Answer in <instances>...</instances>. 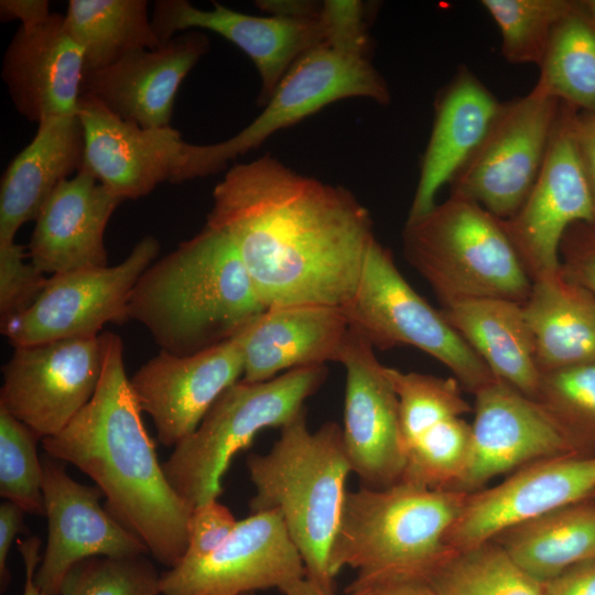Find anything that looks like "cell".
Returning <instances> with one entry per match:
<instances>
[{
	"instance_id": "6da1fadb",
	"label": "cell",
	"mask_w": 595,
	"mask_h": 595,
	"mask_svg": "<svg viewBox=\"0 0 595 595\" xmlns=\"http://www.w3.org/2000/svg\"><path fill=\"white\" fill-rule=\"evenodd\" d=\"M206 226L231 241L267 310L344 306L376 239L369 212L348 190L269 154L226 173Z\"/></svg>"
},
{
	"instance_id": "7a4b0ae2",
	"label": "cell",
	"mask_w": 595,
	"mask_h": 595,
	"mask_svg": "<svg viewBox=\"0 0 595 595\" xmlns=\"http://www.w3.org/2000/svg\"><path fill=\"white\" fill-rule=\"evenodd\" d=\"M102 369L88 403L57 434L43 439L46 455L73 464L106 497V509L172 569L184 558L193 506L172 487L126 375L121 338L100 334Z\"/></svg>"
},
{
	"instance_id": "3957f363",
	"label": "cell",
	"mask_w": 595,
	"mask_h": 595,
	"mask_svg": "<svg viewBox=\"0 0 595 595\" xmlns=\"http://www.w3.org/2000/svg\"><path fill=\"white\" fill-rule=\"evenodd\" d=\"M266 310L231 241L206 225L154 260L128 302L129 320L181 357L231 339Z\"/></svg>"
},
{
	"instance_id": "277c9868",
	"label": "cell",
	"mask_w": 595,
	"mask_h": 595,
	"mask_svg": "<svg viewBox=\"0 0 595 595\" xmlns=\"http://www.w3.org/2000/svg\"><path fill=\"white\" fill-rule=\"evenodd\" d=\"M280 430L268 453L247 458L256 490L249 507L252 513H280L305 576L334 592L329 553L351 474L342 428L329 421L312 432L304 409Z\"/></svg>"
},
{
	"instance_id": "5b68a950",
	"label": "cell",
	"mask_w": 595,
	"mask_h": 595,
	"mask_svg": "<svg viewBox=\"0 0 595 595\" xmlns=\"http://www.w3.org/2000/svg\"><path fill=\"white\" fill-rule=\"evenodd\" d=\"M467 495L402 480L347 491L329 553L332 575L356 571L347 592L389 578H424L452 552L447 536Z\"/></svg>"
},
{
	"instance_id": "8992f818",
	"label": "cell",
	"mask_w": 595,
	"mask_h": 595,
	"mask_svg": "<svg viewBox=\"0 0 595 595\" xmlns=\"http://www.w3.org/2000/svg\"><path fill=\"white\" fill-rule=\"evenodd\" d=\"M402 245L444 307L479 299L522 304L530 293L532 282L501 219L461 195L407 219Z\"/></svg>"
},
{
	"instance_id": "52a82bcc",
	"label": "cell",
	"mask_w": 595,
	"mask_h": 595,
	"mask_svg": "<svg viewBox=\"0 0 595 595\" xmlns=\"http://www.w3.org/2000/svg\"><path fill=\"white\" fill-rule=\"evenodd\" d=\"M326 374L325 365L306 366L267 381L229 386L162 464L172 487L193 507L218 499L235 455L261 430L281 429L303 411Z\"/></svg>"
},
{
	"instance_id": "ba28073f",
	"label": "cell",
	"mask_w": 595,
	"mask_h": 595,
	"mask_svg": "<svg viewBox=\"0 0 595 595\" xmlns=\"http://www.w3.org/2000/svg\"><path fill=\"white\" fill-rule=\"evenodd\" d=\"M349 327L374 349L410 345L448 368L472 393L498 380L482 358L399 272L392 255L376 239L370 245L351 300L342 306Z\"/></svg>"
},
{
	"instance_id": "9c48e42d",
	"label": "cell",
	"mask_w": 595,
	"mask_h": 595,
	"mask_svg": "<svg viewBox=\"0 0 595 595\" xmlns=\"http://www.w3.org/2000/svg\"><path fill=\"white\" fill-rule=\"evenodd\" d=\"M350 97L383 105L390 100L388 86L369 57L346 54L326 43L309 51L283 76L262 112L239 133L215 144L187 143L182 182L218 173L228 161L277 131Z\"/></svg>"
},
{
	"instance_id": "30bf717a",
	"label": "cell",
	"mask_w": 595,
	"mask_h": 595,
	"mask_svg": "<svg viewBox=\"0 0 595 595\" xmlns=\"http://www.w3.org/2000/svg\"><path fill=\"white\" fill-rule=\"evenodd\" d=\"M561 101L538 87L501 102L486 136L450 182L501 220L521 207L543 164Z\"/></svg>"
},
{
	"instance_id": "8fae6325",
	"label": "cell",
	"mask_w": 595,
	"mask_h": 595,
	"mask_svg": "<svg viewBox=\"0 0 595 595\" xmlns=\"http://www.w3.org/2000/svg\"><path fill=\"white\" fill-rule=\"evenodd\" d=\"M159 250V241L144 236L116 266L51 275L29 309L0 324L1 333L22 347L98 336L104 325L127 322L131 291Z\"/></svg>"
},
{
	"instance_id": "7c38bea8",
	"label": "cell",
	"mask_w": 595,
	"mask_h": 595,
	"mask_svg": "<svg viewBox=\"0 0 595 595\" xmlns=\"http://www.w3.org/2000/svg\"><path fill=\"white\" fill-rule=\"evenodd\" d=\"M577 112L561 102L532 188L518 212L501 220L531 282L561 269L560 247L571 226L593 224L592 199L574 132Z\"/></svg>"
},
{
	"instance_id": "4fadbf2b",
	"label": "cell",
	"mask_w": 595,
	"mask_h": 595,
	"mask_svg": "<svg viewBox=\"0 0 595 595\" xmlns=\"http://www.w3.org/2000/svg\"><path fill=\"white\" fill-rule=\"evenodd\" d=\"M101 369L100 335L14 347L2 368L0 409L42 441L60 433L88 403Z\"/></svg>"
},
{
	"instance_id": "5bb4252c",
	"label": "cell",
	"mask_w": 595,
	"mask_h": 595,
	"mask_svg": "<svg viewBox=\"0 0 595 595\" xmlns=\"http://www.w3.org/2000/svg\"><path fill=\"white\" fill-rule=\"evenodd\" d=\"M305 577L303 560L280 513L238 520L213 553L183 560L161 574V595H247L284 587Z\"/></svg>"
},
{
	"instance_id": "9a60e30c",
	"label": "cell",
	"mask_w": 595,
	"mask_h": 595,
	"mask_svg": "<svg viewBox=\"0 0 595 595\" xmlns=\"http://www.w3.org/2000/svg\"><path fill=\"white\" fill-rule=\"evenodd\" d=\"M595 494V455L577 453L528 464L499 485L467 495L447 536L452 551L477 547L505 530Z\"/></svg>"
},
{
	"instance_id": "2e32d148",
	"label": "cell",
	"mask_w": 595,
	"mask_h": 595,
	"mask_svg": "<svg viewBox=\"0 0 595 595\" xmlns=\"http://www.w3.org/2000/svg\"><path fill=\"white\" fill-rule=\"evenodd\" d=\"M338 363L346 370L343 443L351 468L369 488L401 482L405 453L399 403L372 346L349 327Z\"/></svg>"
},
{
	"instance_id": "e0dca14e",
	"label": "cell",
	"mask_w": 595,
	"mask_h": 595,
	"mask_svg": "<svg viewBox=\"0 0 595 595\" xmlns=\"http://www.w3.org/2000/svg\"><path fill=\"white\" fill-rule=\"evenodd\" d=\"M47 542L34 575L42 595H60L64 578L94 556H136L145 544L100 505L101 490L72 478L56 459L42 458Z\"/></svg>"
},
{
	"instance_id": "ac0fdd59",
	"label": "cell",
	"mask_w": 595,
	"mask_h": 595,
	"mask_svg": "<svg viewBox=\"0 0 595 595\" xmlns=\"http://www.w3.org/2000/svg\"><path fill=\"white\" fill-rule=\"evenodd\" d=\"M468 464L456 490L474 493L500 474L577 453V446L536 400L496 380L475 393Z\"/></svg>"
},
{
	"instance_id": "d6986e66",
	"label": "cell",
	"mask_w": 595,
	"mask_h": 595,
	"mask_svg": "<svg viewBox=\"0 0 595 595\" xmlns=\"http://www.w3.org/2000/svg\"><path fill=\"white\" fill-rule=\"evenodd\" d=\"M77 115L85 137L80 169L122 201L145 196L166 181L181 183L187 143L177 130L125 121L84 93Z\"/></svg>"
},
{
	"instance_id": "ffe728a7",
	"label": "cell",
	"mask_w": 595,
	"mask_h": 595,
	"mask_svg": "<svg viewBox=\"0 0 595 595\" xmlns=\"http://www.w3.org/2000/svg\"><path fill=\"white\" fill-rule=\"evenodd\" d=\"M242 372L241 353L229 339L183 357L160 350L133 374L130 383L141 410L152 419L158 440L174 447L197 429Z\"/></svg>"
},
{
	"instance_id": "44dd1931",
	"label": "cell",
	"mask_w": 595,
	"mask_h": 595,
	"mask_svg": "<svg viewBox=\"0 0 595 595\" xmlns=\"http://www.w3.org/2000/svg\"><path fill=\"white\" fill-rule=\"evenodd\" d=\"M162 44L177 31L208 30L238 46L253 62L261 78L258 98L266 105L290 67L305 53L325 43L318 18L250 15L218 2L202 10L185 0H159L151 19Z\"/></svg>"
},
{
	"instance_id": "7402d4cb",
	"label": "cell",
	"mask_w": 595,
	"mask_h": 595,
	"mask_svg": "<svg viewBox=\"0 0 595 595\" xmlns=\"http://www.w3.org/2000/svg\"><path fill=\"white\" fill-rule=\"evenodd\" d=\"M209 50L199 30L185 31L154 50L131 52L84 76L82 93L125 121L142 128L171 127L177 90Z\"/></svg>"
},
{
	"instance_id": "603a6c76",
	"label": "cell",
	"mask_w": 595,
	"mask_h": 595,
	"mask_svg": "<svg viewBox=\"0 0 595 595\" xmlns=\"http://www.w3.org/2000/svg\"><path fill=\"white\" fill-rule=\"evenodd\" d=\"M84 74L83 51L68 33L65 15L56 12L20 24L1 73L15 109L37 123L77 115Z\"/></svg>"
},
{
	"instance_id": "cb8c5ba5",
	"label": "cell",
	"mask_w": 595,
	"mask_h": 595,
	"mask_svg": "<svg viewBox=\"0 0 595 595\" xmlns=\"http://www.w3.org/2000/svg\"><path fill=\"white\" fill-rule=\"evenodd\" d=\"M121 202L80 169L39 212L29 242L31 263L51 275L107 267L105 230Z\"/></svg>"
},
{
	"instance_id": "d4e9b609",
	"label": "cell",
	"mask_w": 595,
	"mask_h": 595,
	"mask_svg": "<svg viewBox=\"0 0 595 595\" xmlns=\"http://www.w3.org/2000/svg\"><path fill=\"white\" fill-rule=\"evenodd\" d=\"M348 332L342 306L293 305L263 311L231 339L241 353L242 381L253 383L283 370L338 363Z\"/></svg>"
},
{
	"instance_id": "484cf974",
	"label": "cell",
	"mask_w": 595,
	"mask_h": 595,
	"mask_svg": "<svg viewBox=\"0 0 595 595\" xmlns=\"http://www.w3.org/2000/svg\"><path fill=\"white\" fill-rule=\"evenodd\" d=\"M501 102L468 68L461 67L435 100L434 120L422 155L408 219L430 212L486 136Z\"/></svg>"
},
{
	"instance_id": "4316f807",
	"label": "cell",
	"mask_w": 595,
	"mask_h": 595,
	"mask_svg": "<svg viewBox=\"0 0 595 595\" xmlns=\"http://www.w3.org/2000/svg\"><path fill=\"white\" fill-rule=\"evenodd\" d=\"M85 137L78 115L39 122L32 141L11 161L1 178L0 242L35 220L43 204L84 162Z\"/></svg>"
},
{
	"instance_id": "83f0119b",
	"label": "cell",
	"mask_w": 595,
	"mask_h": 595,
	"mask_svg": "<svg viewBox=\"0 0 595 595\" xmlns=\"http://www.w3.org/2000/svg\"><path fill=\"white\" fill-rule=\"evenodd\" d=\"M441 312L496 379L537 401L542 374L522 304L479 299L443 307Z\"/></svg>"
},
{
	"instance_id": "f1b7e54d",
	"label": "cell",
	"mask_w": 595,
	"mask_h": 595,
	"mask_svg": "<svg viewBox=\"0 0 595 595\" xmlns=\"http://www.w3.org/2000/svg\"><path fill=\"white\" fill-rule=\"evenodd\" d=\"M522 309L541 374L595 361V298L562 267L532 281Z\"/></svg>"
},
{
	"instance_id": "f546056e",
	"label": "cell",
	"mask_w": 595,
	"mask_h": 595,
	"mask_svg": "<svg viewBox=\"0 0 595 595\" xmlns=\"http://www.w3.org/2000/svg\"><path fill=\"white\" fill-rule=\"evenodd\" d=\"M529 576L544 583L595 559V502L589 499L511 527L495 539Z\"/></svg>"
},
{
	"instance_id": "4dcf8cb0",
	"label": "cell",
	"mask_w": 595,
	"mask_h": 595,
	"mask_svg": "<svg viewBox=\"0 0 595 595\" xmlns=\"http://www.w3.org/2000/svg\"><path fill=\"white\" fill-rule=\"evenodd\" d=\"M65 24L84 54L85 74L162 45L144 0H69Z\"/></svg>"
},
{
	"instance_id": "1f68e13d",
	"label": "cell",
	"mask_w": 595,
	"mask_h": 595,
	"mask_svg": "<svg viewBox=\"0 0 595 595\" xmlns=\"http://www.w3.org/2000/svg\"><path fill=\"white\" fill-rule=\"evenodd\" d=\"M536 87L574 108L595 115V19L583 1H574L558 22Z\"/></svg>"
},
{
	"instance_id": "d6a6232c",
	"label": "cell",
	"mask_w": 595,
	"mask_h": 595,
	"mask_svg": "<svg viewBox=\"0 0 595 595\" xmlns=\"http://www.w3.org/2000/svg\"><path fill=\"white\" fill-rule=\"evenodd\" d=\"M423 580L433 595H542V584L494 540L452 551Z\"/></svg>"
},
{
	"instance_id": "836d02e7",
	"label": "cell",
	"mask_w": 595,
	"mask_h": 595,
	"mask_svg": "<svg viewBox=\"0 0 595 595\" xmlns=\"http://www.w3.org/2000/svg\"><path fill=\"white\" fill-rule=\"evenodd\" d=\"M575 0H483L498 26L504 58L511 64L540 65L558 22Z\"/></svg>"
},
{
	"instance_id": "e575fe53",
	"label": "cell",
	"mask_w": 595,
	"mask_h": 595,
	"mask_svg": "<svg viewBox=\"0 0 595 595\" xmlns=\"http://www.w3.org/2000/svg\"><path fill=\"white\" fill-rule=\"evenodd\" d=\"M386 374L398 398L404 450L437 423L452 416H463L472 410L455 378L391 367H386Z\"/></svg>"
},
{
	"instance_id": "d590c367",
	"label": "cell",
	"mask_w": 595,
	"mask_h": 595,
	"mask_svg": "<svg viewBox=\"0 0 595 595\" xmlns=\"http://www.w3.org/2000/svg\"><path fill=\"white\" fill-rule=\"evenodd\" d=\"M41 439L28 425L0 409V495L25 512L45 515Z\"/></svg>"
},
{
	"instance_id": "8d00e7d4",
	"label": "cell",
	"mask_w": 595,
	"mask_h": 595,
	"mask_svg": "<svg viewBox=\"0 0 595 595\" xmlns=\"http://www.w3.org/2000/svg\"><path fill=\"white\" fill-rule=\"evenodd\" d=\"M537 402L577 447L595 441V361L542 374Z\"/></svg>"
},
{
	"instance_id": "74e56055",
	"label": "cell",
	"mask_w": 595,
	"mask_h": 595,
	"mask_svg": "<svg viewBox=\"0 0 595 595\" xmlns=\"http://www.w3.org/2000/svg\"><path fill=\"white\" fill-rule=\"evenodd\" d=\"M60 595H161V575L144 555L94 556L68 572Z\"/></svg>"
},
{
	"instance_id": "f35d334b",
	"label": "cell",
	"mask_w": 595,
	"mask_h": 595,
	"mask_svg": "<svg viewBox=\"0 0 595 595\" xmlns=\"http://www.w3.org/2000/svg\"><path fill=\"white\" fill-rule=\"evenodd\" d=\"M47 279L31 261H25L22 246L15 241L0 242V323L29 309Z\"/></svg>"
},
{
	"instance_id": "ab89813d",
	"label": "cell",
	"mask_w": 595,
	"mask_h": 595,
	"mask_svg": "<svg viewBox=\"0 0 595 595\" xmlns=\"http://www.w3.org/2000/svg\"><path fill=\"white\" fill-rule=\"evenodd\" d=\"M320 20L328 46L346 54L369 57L370 39L361 1L326 0L322 2Z\"/></svg>"
},
{
	"instance_id": "60d3db41",
	"label": "cell",
	"mask_w": 595,
	"mask_h": 595,
	"mask_svg": "<svg viewBox=\"0 0 595 595\" xmlns=\"http://www.w3.org/2000/svg\"><path fill=\"white\" fill-rule=\"evenodd\" d=\"M237 522L229 508L218 499L195 506L187 524L183 560H198L213 553L228 539Z\"/></svg>"
},
{
	"instance_id": "b9f144b4",
	"label": "cell",
	"mask_w": 595,
	"mask_h": 595,
	"mask_svg": "<svg viewBox=\"0 0 595 595\" xmlns=\"http://www.w3.org/2000/svg\"><path fill=\"white\" fill-rule=\"evenodd\" d=\"M560 260L565 274L595 298V228L584 223L571 226L561 242Z\"/></svg>"
},
{
	"instance_id": "7bdbcfd3",
	"label": "cell",
	"mask_w": 595,
	"mask_h": 595,
	"mask_svg": "<svg viewBox=\"0 0 595 595\" xmlns=\"http://www.w3.org/2000/svg\"><path fill=\"white\" fill-rule=\"evenodd\" d=\"M542 595H595V559L575 564L542 583Z\"/></svg>"
},
{
	"instance_id": "ee69618b",
	"label": "cell",
	"mask_w": 595,
	"mask_h": 595,
	"mask_svg": "<svg viewBox=\"0 0 595 595\" xmlns=\"http://www.w3.org/2000/svg\"><path fill=\"white\" fill-rule=\"evenodd\" d=\"M575 140L586 177L595 228V115L577 112L574 122Z\"/></svg>"
},
{
	"instance_id": "f6af8a7d",
	"label": "cell",
	"mask_w": 595,
	"mask_h": 595,
	"mask_svg": "<svg viewBox=\"0 0 595 595\" xmlns=\"http://www.w3.org/2000/svg\"><path fill=\"white\" fill-rule=\"evenodd\" d=\"M24 513L26 512L12 501L4 500L0 505V582L2 591H6L10 583L8 555L18 533L24 530Z\"/></svg>"
},
{
	"instance_id": "bcb514c9",
	"label": "cell",
	"mask_w": 595,
	"mask_h": 595,
	"mask_svg": "<svg viewBox=\"0 0 595 595\" xmlns=\"http://www.w3.org/2000/svg\"><path fill=\"white\" fill-rule=\"evenodd\" d=\"M0 13L2 20L18 19L21 25L41 22L52 12L46 0H1Z\"/></svg>"
},
{
	"instance_id": "7dc6e473",
	"label": "cell",
	"mask_w": 595,
	"mask_h": 595,
	"mask_svg": "<svg viewBox=\"0 0 595 595\" xmlns=\"http://www.w3.org/2000/svg\"><path fill=\"white\" fill-rule=\"evenodd\" d=\"M257 7L269 13L286 18L312 19L321 14L322 3L299 0H262L256 2Z\"/></svg>"
},
{
	"instance_id": "c3c4849f",
	"label": "cell",
	"mask_w": 595,
	"mask_h": 595,
	"mask_svg": "<svg viewBox=\"0 0 595 595\" xmlns=\"http://www.w3.org/2000/svg\"><path fill=\"white\" fill-rule=\"evenodd\" d=\"M364 588L369 595H433L426 582L419 577L389 578Z\"/></svg>"
},
{
	"instance_id": "681fc988",
	"label": "cell",
	"mask_w": 595,
	"mask_h": 595,
	"mask_svg": "<svg viewBox=\"0 0 595 595\" xmlns=\"http://www.w3.org/2000/svg\"><path fill=\"white\" fill-rule=\"evenodd\" d=\"M41 541L36 537H30L18 541V549L22 555L25 583L22 595H42L34 582V575L41 562L40 556Z\"/></svg>"
},
{
	"instance_id": "f907efd6",
	"label": "cell",
	"mask_w": 595,
	"mask_h": 595,
	"mask_svg": "<svg viewBox=\"0 0 595 595\" xmlns=\"http://www.w3.org/2000/svg\"><path fill=\"white\" fill-rule=\"evenodd\" d=\"M283 595H335L334 592L323 588L320 584L306 576L284 587ZM346 595H369L367 588L348 591Z\"/></svg>"
},
{
	"instance_id": "816d5d0a",
	"label": "cell",
	"mask_w": 595,
	"mask_h": 595,
	"mask_svg": "<svg viewBox=\"0 0 595 595\" xmlns=\"http://www.w3.org/2000/svg\"><path fill=\"white\" fill-rule=\"evenodd\" d=\"M587 11L595 19V0H582Z\"/></svg>"
},
{
	"instance_id": "f5cc1de1",
	"label": "cell",
	"mask_w": 595,
	"mask_h": 595,
	"mask_svg": "<svg viewBox=\"0 0 595 595\" xmlns=\"http://www.w3.org/2000/svg\"><path fill=\"white\" fill-rule=\"evenodd\" d=\"M247 595H256V593L247 594Z\"/></svg>"
}]
</instances>
